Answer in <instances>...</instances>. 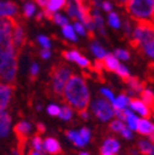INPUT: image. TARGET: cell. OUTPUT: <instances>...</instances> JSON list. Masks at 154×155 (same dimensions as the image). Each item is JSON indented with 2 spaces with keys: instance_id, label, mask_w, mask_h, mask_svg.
<instances>
[{
  "instance_id": "1",
  "label": "cell",
  "mask_w": 154,
  "mask_h": 155,
  "mask_svg": "<svg viewBox=\"0 0 154 155\" xmlns=\"http://www.w3.org/2000/svg\"><path fill=\"white\" fill-rule=\"evenodd\" d=\"M15 22L0 18V81L12 84L17 75V48L12 41Z\"/></svg>"
},
{
  "instance_id": "2",
  "label": "cell",
  "mask_w": 154,
  "mask_h": 155,
  "mask_svg": "<svg viewBox=\"0 0 154 155\" xmlns=\"http://www.w3.org/2000/svg\"><path fill=\"white\" fill-rule=\"evenodd\" d=\"M62 95L65 104L72 106L78 112L82 110H86L91 102V96H90L88 83L82 75L73 74L68 84L65 85Z\"/></svg>"
},
{
  "instance_id": "3",
  "label": "cell",
  "mask_w": 154,
  "mask_h": 155,
  "mask_svg": "<svg viewBox=\"0 0 154 155\" xmlns=\"http://www.w3.org/2000/svg\"><path fill=\"white\" fill-rule=\"evenodd\" d=\"M125 8L131 18L137 22L154 24V0H128Z\"/></svg>"
},
{
  "instance_id": "4",
  "label": "cell",
  "mask_w": 154,
  "mask_h": 155,
  "mask_svg": "<svg viewBox=\"0 0 154 155\" xmlns=\"http://www.w3.org/2000/svg\"><path fill=\"white\" fill-rule=\"evenodd\" d=\"M89 108L90 112L101 122H111L116 117V111H115L112 104L101 97V96L91 100Z\"/></svg>"
},
{
  "instance_id": "5",
  "label": "cell",
  "mask_w": 154,
  "mask_h": 155,
  "mask_svg": "<svg viewBox=\"0 0 154 155\" xmlns=\"http://www.w3.org/2000/svg\"><path fill=\"white\" fill-rule=\"evenodd\" d=\"M132 45L134 47H143L149 41L154 40V24L153 22H138L133 27Z\"/></svg>"
},
{
  "instance_id": "6",
  "label": "cell",
  "mask_w": 154,
  "mask_h": 155,
  "mask_svg": "<svg viewBox=\"0 0 154 155\" xmlns=\"http://www.w3.org/2000/svg\"><path fill=\"white\" fill-rule=\"evenodd\" d=\"M72 76H73V73H72L70 68H68L65 65L57 67L52 73V79H51L52 91L57 95H62L65 85L68 84Z\"/></svg>"
},
{
  "instance_id": "7",
  "label": "cell",
  "mask_w": 154,
  "mask_h": 155,
  "mask_svg": "<svg viewBox=\"0 0 154 155\" xmlns=\"http://www.w3.org/2000/svg\"><path fill=\"white\" fill-rule=\"evenodd\" d=\"M115 118H120L125 122V124L133 132H137L138 129V124H139V121H141V117L138 114H136L134 112H132L129 108L126 110V111H122V112H117L116 113V117Z\"/></svg>"
},
{
  "instance_id": "8",
  "label": "cell",
  "mask_w": 154,
  "mask_h": 155,
  "mask_svg": "<svg viewBox=\"0 0 154 155\" xmlns=\"http://www.w3.org/2000/svg\"><path fill=\"white\" fill-rule=\"evenodd\" d=\"M121 150V143L115 137H107L100 145V155H117Z\"/></svg>"
},
{
  "instance_id": "9",
  "label": "cell",
  "mask_w": 154,
  "mask_h": 155,
  "mask_svg": "<svg viewBox=\"0 0 154 155\" xmlns=\"http://www.w3.org/2000/svg\"><path fill=\"white\" fill-rule=\"evenodd\" d=\"M14 89L11 84L0 81V112H5L11 102Z\"/></svg>"
},
{
  "instance_id": "10",
  "label": "cell",
  "mask_w": 154,
  "mask_h": 155,
  "mask_svg": "<svg viewBox=\"0 0 154 155\" xmlns=\"http://www.w3.org/2000/svg\"><path fill=\"white\" fill-rule=\"evenodd\" d=\"M63 57L65 58V61L68 62H72V63H75L76 65H79L80 68H90V61L88 58L82 54L80 52L75 51V49H69V51H65L63 53Z\"/></svg>"
},
{
  "instance_id": "11",
  "label": "cell",
  "mask_w": 154,
  "mask_h": 155,
  "mask_svg": "<svg viewBox=\"0 0 154 155\" xmlns=\"http://www.w3.org/2000/svg\"><path fill=\"white\" fill-rule=\"evenodd\" d=\"M129 110L136 114H138L141 118H149V116L152 113V107L148 104H146L142 99H138V97L132 99L129 104Z\"/></svg>"
},
{
  "instance_id": "12",
  "label": "cell",
  "mask_w": 154,
  "mask_h": 155,
  "mask_svg": "<svg viewBox=\"0 0 154 155\" xmlns=\"http://www.w3.org/2000/svg\"><path fill=\"white\" fill-rule=\"evenodd\" d=\"M18 9L17 5L12 2H8V0H3L0 2V18H9V20H14L15 16L17 15Z\"/></svg>"
},
{
  "instance_id": "13",
  "label": "cell",
  "mask_w": 154,
  "mask_h": 155,
  "mask_svg": "<svg viewBox=\"0 0 154 155\" xmlns=\"http://www.w3.org/2000/svg\"><path fill=\"white\" fill-rule=\"evenodd\" d=\"M137 133L154 143V122L150 118H141Z\"/></svg>"
},
{
  "instance_id": "14",
  "label": "cell",
  "mask_w": 154,
  "mask_h": 155,
  "mask_svg": "<svg viewBox=\"0 0 154 155\" xmlns=\"http://www.w3.org/2000/svg\"><path fill=\"white\" fill-rule=\"evenodd\" d=\"M12 130V120L8 111L0 112V138H8Z\"/></svg>"
},
{
  "instance_id": "15",
  "label": "cell",
  "mask_w": 154,
  "mask_h": 155,
  "mask_svg": "<svg viewBox=\"0 0 154 155\" xmlns=\"http://www.w3.org/2000/svg\"><path fill=\"white\" fill-rule=\"evenodd\" d=\"M132 99H131V96L128 94H119L116 95V97H115V100L111 102L115 111H126L129 108V104H131Z\"/></svg>"
},
{
  "instance_id": "16",
  "label": "cell",
  "mask_w": 154,
  "mask_h": 155,
  "mask_svg": "<svg viewBox=\"0 0 154 155\" xmlns=\"http://www.w3.org/2000/svg\"><path fill=\"white\" fill-rule=\"evenodd\" d=\"M43 151L47 155H57L61 153V144L53 137H47L43 139Z\"/></svg>"
},
{
  "instance_id": "17",
  "label": "cell",
  "mask_w": 154,
  "mask_h": 155,
  "mask_svg": "<svg viewBox=\"0 0 154 155\" xmlns=\"http://www.w3.org/2000/svg\"><path fill=\"white\" fill-rule=\"evenodd\" d=\"M67 6V0H49V3L45 8V14L48 17H52L54 14L59 12L62 9H65Z\"/></svg>"
},
{
  "instance_id": "18",
  "label": "cell",
  "mask_w": 154,
  "mask_h": 155,
  "mask_svg": "<svg viewBox=\"0 0 154 155\" xmlns=\"http://www.w3.org/2000/svg\"><path fill=\"white\" fill-rule=\"evenodd\" d=\"M25 40H26V33H25L24 27L20 24H15L14 30H12V41L17 49L22 47V45L25 43Z\"/></svg>"
},
{
  "instance_id": "19",
  "label": "cell",
  "mask_w": 154,
  "mask_h": 155,
  "mask_svg": "<svg viewBox=\"0 0 154 155\" xmlns=\"http://www.w3.org/2000/svg\"><path fill=\"white\" fill-rule=\"evenodd\" d=\"M126 84H127V87H128V95L129 96H136V95L138 96L144 90L143 84L141 83V80L137 79V78L131 76L129 79L126 80Z\"/></svg>"
},
{
  "instance_id": "20",
  "label": "cell",
  "mask_w": 154,
  "mask_h": 155,
  "mask_svg": "<svg viewBox=\"0 0 154 155\" xmlns=\"http://www.w3.org/2000/svg\"><path fill=\"white\" fill-rule=\"evenodd\" d=\"M32 129H33V127H32L31 122H28V121H20V122H17L14 127V130L17 134L18 138L28 137V135L31 134V132H32Z\"/></svg>"
},
{
  "instance_id": "21",
  "label": "cell",
  "mask_w": 154,
  "mask_h": 155,
  "mask_svg": "<svg viewBox=\"0 0 154 155\" xmlns=\"http://www.w3.org/2000/svg\"><path fill=\"white\" fill-rule=\"evenodd\" d=\"M91 17L95 22V26H96V30L99 31V33L101 36H105L106 35V30H105V22H104V18L99 11L98 8H91Z\"/></svg>"
},
{
  "instance_id": "22",
  "label": "cell",
  "mask_w": 154,
  "mask_h": 155,
  "mask_svg": "<svg viewBox=\"0 0 154 155\" xmlns=\"http://www.w3.org/2000/svg\"><path fill=\"white\" fill-rule=\"evenodd\" d=\"M104 69L109 70V71H116V69L119 68V65L121 64V62L117 59V57L113 53H107V55L105 57V59L101 62Z\"/></svg>"
},
{
  "instance_id": "23",
  "label": "cell",
  "mask_w": 154,
  "mask_h": 155,
  "mask_svg": "<svg viewBox=\"0 0 154 155\" xmlns=\"http://www.w3.org/2000/svg\"><path fill=\"white\" fill-rule=\"evenodd\" d=\"M90 52H91V54L95 57V59L98 62H102L105 59V57L107 55L106 49L99 43V41H94L90 45Z\"/></svg>"
},
{
  "instance_id": "24",
  "label": "cell",
  "mask_w": 154,
  "mask_h": 155,
  "mask_svg": "<svg viewBox=\"0 0 154 155\" xmlns=\"http://www.w3.org/2000/svg\"><path fill=\"white\" fill-rule=\"evenodd\" d=\"M67 138L76 148H84L86 145L84 143V140H83V138H82V135H80L78 129H70V130H68L67 132Z\"/></svg>"
},
{
  "instance_id": "25",
  "label": "cell",
  "mask_w": 154,
  "mask_h": 155,
  "mask_svg": "<svg viewBox=\"0 0 154 155\" xmlns=\"http://www.w3.org/2000/svg\"><path fill=\"white\" fill-rule=\"evenodd\" d=\"M62 35H63V37L65 38V40L69 41V42H76V41H78V33L75 32L74 26L70 25V24H68V25L62 27Z\"/></svg>"
},
{
  "instance_id": "26",
  "label": "cell",
  "mask_w": 154,
  "mask_h": 155,
  "mask_svg": "<svg viewBox=\"0 0 154 155\" xmlns=\"http://www.w3.org/2000/svg\"><path fill=\"white\" fill-rule=\"evenodd\" d=\"M137 147H138V151H139L141 154H143V155H150L152 151L154 150V143H153L152 140H149L148 138L141 139V140L138 142Z\"/></svg>"
},
{
  "instance_id": "27",
  "label": "cell",
  "mask_w": 154,
  "mask_h": 155,
  "mask_svg": "<svg viewBox=\"0 0 154 155\" xmlns=\"http://www.w3.org/2000/svg\"><path fill=\"white\" fill-rule=\"evenodd\" d=\"M122 24L123 22L121 21V17L119 16V14L113 12V11H111V12L107 14V25L111 28L120 30V28H122Z\"/></svg>"
},
{
  "instance_id": "28",
  "label": "cell",
  "mask_w": 154,
  "mask_h": 155,
  "mask_svg": "<svg viewBox=\"0 0 154 155\" xmlns=\"http://www.w3.org/2000/svg\"><path fill=\"white\" fill-rule=\"evenodd\" d=\"M74 116V108L69 105H62L61 106V112H59V116L58 117L62 120V121H70Z\"/></svg>"
},
{
  "instance_id": "29",
  "label": "cell",
  "mask_w": 154,
  "mask_h": 155,
  "mask_svg": "<svg viewBox=\"0 0 154 155\" xmlns=\"http://www.w3.org/2000/svg\"><path fill=\"white\" fill-rule=\"evenodd\" d=\"M139 96H141L139 99H142L146 104H148L150 107H154V90L149 87H144V90Z\"/></svg>"
},
{
  "instance_id": "30",
  "label": "cell",
  "mask_w": 154,
  "mask_h": 155,
  "mask_svg": "<svg viewBox=\"0 0 154 155\" xmlns=\"http://www.w3.org/2000/svg\"><path fill=\"white\" fill-rule=\"evenodd\" d=\"M125 127H126L125 122H123L122 120H120V118H113V120L110 122V129H111V132H113L115 134H119V135H120Z\"/></svg>"
},
{
  "instance_id": "31",
  "label": "cell",
  "mask_w": 154,
  "mask_h": 155,
  "mask_svg": "<svg viewBox=\"0 0 154 155\" xmlns=\"http://www.w3.org/2000/svg\"><path fill=\"white\" fill-rule=\"evenodd\" d=\"M28 145L33 150L43 151V139L41 138V135H33V137L30 139V142H28Z\"/></svg>"
},
{
  "instance_id": "32",
  "label": "cell",
  "mask_w": 154,
  "mask_h": 155,
  "mask_svg": "<svg viewBox=\"0 0 154 155\" xmlns=\"http://www.w3.org/2000/svg\"><path fill=\"white\" fill-rule=\"evenodd\" d=\"M143 54L150 59L152 62H154V40L153 41H149L148 43H146L143 47H141Z\"/></svg>"
},
{
  "instance_id": "33",
  "label": "cell",
  "mask_w": 154,
  "mask_h": 155,
  "mask_svg": "<svg viewBox=\"0 0 154 155\" xmlns=\"http://www.w3.org/2000/svg\"><path fill=\"white\" fill-rule=\"evenodd\" d=\"M52 20H53V22H54L55 25H58L59 27H63V26H65V25L69 24V17H68L67 15L61 14V12L54 14V15L52 16Z\"/></svg>"
},
{
  "instance_id": "34",
  "label": "cell",
  "mask_w": 154,
  "mask_h": 155,
  "mask_svg": "<svg viewBox=\"0 0 154 155\" xmlns=\"http://www.w3.org/2000/svg\"><path fill=\"white\" fill-rule=\"evenodd\" d=\"M24 15L25 17L30 18V17H33L36 15V11H37V8H36V4L35 3H31V2H27L25 5H24Z\"/></svg>"
},
{
  "instance_id": "35",
  "label": "cell",
  "mask_w": 154,
  "mask_h": 155,
  "mask_svg": "<svg viewBox=\"0 0 154 155\" xmlns=\"http://www.w3.org/2000/svg\"><path fill=\"white\" fill-rule=\"evenodd\" d=\"M37 43L40 47H42V49H51V47H52V42L49 40V37H47L46 35H38Z\"/></svg>"
},
{
  "instance_id": "36",
  "label": "cell",
  "mask_w": 154,
  "mask_h": 155,
  "mask_svg": "<svg viewBox=\"0 0 154 155\" xmlns=\"http://www.w3.org/2000/svg\"><path fill=\"white\" fill-rule=\"evenodd\" d=\"M113 54L117 57V59H119L121 63L128 61L129 58H131L129 52H128L127 49H125V48H117V49H115V51H113Z\"/></svg>"
},
{
  "instance_id": "37",
  "label": "cell",
  "mask_w": 154,
  "mask_h": 155,
  "mask_svg": "<svg viewBox=\"0 0 154 155\" xmlns=\"http://www.w3.org/2000/svg\"><path fill=\"white\" fill-rule=\"evenodd\" d=\"M115 73H116L120 78L125 79V80H127V79H129V78H131V71H129L128 67L126 64H123V63H121L119 65V68L116 69V71H115Z\"/></svg>"
},
{
  "instance_id": "38",
  "label": "cell",
  "mask_w": 154,
  "mask_h": 155,
  "mask_svg": "<svg viewBox=\"0 0 154 155\" xmlns=\"http://www.w3.org/2000/svg\"><path fill=\"white\" fill-rule=\"evenodd\" d=\"M100 96H101V97H104L105 100L110 101V102H112V101L115 100V97H116L115 92H113L110 87H107V86H102V87L100 89Z\"/></svg>"
},
{
  "instance_id": "39",
  "label": "cell",
  "mask_w": 154,
  "mask_h": 155,
  "mask_svg": "<svg viewBox=\"0 0 154 155\" xmlns=\"http://www.w3.org/2000/svg\"><path fill=\"white\" fill-rule=\"evenodd\" d=\"M46 112L51 116V117H58L59 116V112H61V106L58 104H49L47 105L46 107Z\"/></svg>"
},
{
  "instance_id": "40",
  "label": "cell",
  "mask_w": 154,
  "mask_h": 155,
  "mask_svg": "<svg viewBox=\"0 0 154 155\" xmlns=\"http://www.w3.org/2000/svg\"><path fill=\"white\" fill-rule=\"evenodd\" d=\"M78 130H79V133H80V135H82L84 143H85V144H89L90 140H91V135H92V134H91V130H90L88 127H82V128H79Z\"/></svg>"
},
{
  "instance_id": "41",
  "label": "cell",
  "mask_w": 154,
  "mask_h": 155,
  "mask_svg": "<svg viewBox=\"0 0 154 155\" xmlns=\"http://www.w3.org/2000/svg\"><path fill=\"white\" fill-rule=\"evenodd\" d=\"M73 26H74V28H75V32L78 33V36H86V33H88V28L85 27V25H84L83 22H80V21H75V22L73 24Z\"/></svg>"
},
{
  "instance_id": "42",
  "label": "cell",
  "mask_w": 154,
  "mask_h": 155,
  "mask_svg": "<svg viewBox=\"0 0 154 155\" xmlns=\"http://www.w3.org/2000/svg\"><path fill=\"white\" fill-rule=\"evenodd\" d=\"M28 73H30V75H31L32 78L37 76L38 74H40V65H38L36 62L31 63V65H30V68H28Z\"/></svg>"
},
{
  "instance_id": "43",
  "label": "cell",
  "mask_w": 154,
  "mask_h": 155,
  "mask_svg": "<svg viewBox=\"0 0 154 155\" xmlns=\"http://www.w3.org/2000/svg\"><path fill=\"white\" fill-rule=\"evenodd\" d=\"M122 28H123V32H125L126 36H132L133 28H132V25H131V21H129V20H125V21H123Z\"/></svg>"
},
{
  "instance_id": "44",
  "label": "cell",
  "mask_w": 154,
  "mask_h": 155,
  "mask_svg": "<svg viewBox=\"0 0 154 155\" xmlns=\"http://www.w3.org/2000/svg\"><path fill=\"white\" fill-rule=\"evenodd\" d=\"M101 9L109 14V12H111V11H112V4L109 2V0H104L102 4H101Z\"/></svg>"
},
{
  "instance_id": "45",
  "label": "cell",
  "mask_w": 154,
  "mask_h": 155,
  "mask_svg": "<svg viewBox=\"0 0 154 155\" xmlns=\"http://www.w3.org/2000/svg\"><path fill=\"white\" fill-rule=\"evenodd\" d=\"M40 55H41L42 59L47 61V59H49V58L52 57V52H51V49H42L40 52Z\"/></svg>"
},
{
  "instance_id": "46",
  "label": "cell",
  "mask_w": 154,
  "mask_h": 155,
  "mask_svg": "<svg viewBox=\"0 0 154 155\" xmlns=\"http://www.w3.org/2000/svg\"><path fill=\"white\" fill-rule=\"evenodd\" d=\"M79 116H80L83 120H88V118H89V116H90V113H89V111H88V108H86V110H82V111H79Z\"/></svg>"
},
{
  "instance_id": "47",
  "label": "cell",
  "mask_w": 154,
  "mask_h": 155,
  "mask_svg": "<svg viewBox=\"0 0 154 155\" xmlns=\"http://www.w3.org/2000/svg\"><path fill=\"white\" fill-rule=\"evenodd\" d=\"M35 2H36V4L37 5H40V8H46L47 6V4L49 3V0H35Z\"/></svg>"
},
{
  "instance_id": "48",
  "label": "cell",
  "mask_w": 154,
  "mask_h": 155,
  "mask_svg": "<svg viewBox=\"0 0 154 155\" xmlns=\"http://www.w3.org/2000/svg\"><path fill=\"white\" fill-rule=\"evenodd\" d=\"M27 155H47L45 151H40V150H33V149H30Z\"/></svg>"
},
{
  "instance_id": "49",
  "label": "cell",
  "mask_w": 154,
  "mask_h": 155,
  "mask_svg": "<svg viewBox=\"0 0 154 155\" xmlns=\"http://www.w3.org/2000/svg\"><path fill=\"white\" fill-rule=\"evenodd\" d=\"M37 130H38V132H41V133L46 132V127H45V124L38 122V123H37Z\"/></svg>"
},
{
  "instance_id": "50",
  "label": "cell",
  "mask_w": 154,
  "mask_h": 155,
  "mask_svg": "<svg viewBox=\"0 0 154 155\" xmlns=\"http://www.w3.org/2000/svg\"><path fill=\"white\" fill-rule=\"evenodd\" d=\"M117 3H120V4H123V5H126V3L128 2V0H116Z\"/></svg>"
},
{
  "instance_id": "51",
  "label": "cell",
  "mask_w": 154,
  "mask_h": 155,
  "mask_svg": "<svg viewBox=\"0 0 154 155\" xmlns=\"http://www.w3.org/2000/svg\"><path fill=\"white\" fill-rule=\"evenodd\" d=\"M79 155H90V154H89L88 151H80V153H79Z\"/></svg>"
},
{
  "instance_id": "52",
  "label": "cell",
  "mask_w": 154,
  "mask_h": 155,
  "mask_svg": "<svg viewBox=\"0 0 154 155\" xmlns=\"http://www.w3.org/2000/svg\"><path fill=\"white\" fill-rule=\"evenodd\" d=\"M12 155H20L18 150H12Z\"/></svg>"
},
{
  "instance_id": "53",
  "label": "cell",
  "mask_w": 154,
  "mask_h": 155,
  "mask_svg": "<svg viewBox=\"0 0 154 155\" xmlns=\"http://www.w3.org/2000/svg\"><path fill=\"white\" fill-rule=\"evenodd\" d=\"M37 110L41 111V110H42V106H41V105H37Z\"/></svg>"
},
{
  "instance_id": "54",
  "label": "cell",
  "mask_w": 154,
  "mask_h": 155,
  "mask_svg": "<svg viewBox=\"0 0 154 155\" xmlns=\"http://www.w3.org/2000/svg\"><path fill=\"white\" fill-rule=\"evenodd\" d=\"M150 155H154V150H153V151H152V154H150Z\"/></svg>"
},
{
  "instance_id": "55",
  "label": "cell",
  "mask_w": 154,
  "mask_h": 155,
  "mask_svg": "<svg viewBox=\"0 0 154 155\" xmlns=\"http://www.w3.org/2000/svg\"><path fill=\"white\" fill-rule=\"evenodd\" d=\"M82 2H85V0H82Z\"/></svg>"
}]
</instances>
